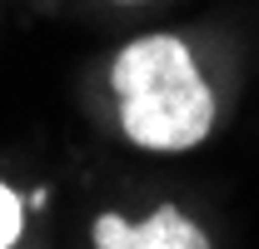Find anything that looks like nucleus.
<instances>
[{"mask_svg": "<svg viewBox=\"0 0 259 249\" xmlns=\"http://www.w3.org/2000/svg\"><path fill=\"white\" fill-rule=\"evenodd\" d=\"M95 249H209V234L194 219H185L175 204H160L145 224H130L120 215H100Z\"/></svg>", "mask_w": 259, "mask_h": 249, "instance_id": "f03ea898", "label": "nucleus"}, {"mask_svg": "<svg viewBox=\"0 0 259 249\" xmlns=\"http://www.w3.org/2000/svg\"><path fill=\"white\" fill-rule=\"evenodd\" d=\"M120 130L140 150H194L214 124V95L204 85L194 55L175 35L130 40L110 70Z\"/></svg>", "mask_w": 259, "mask_h": 249, "instance_id": "f257e3e1", "label": "nucleus"}, {"mask_svg": "<svg viewBox=\"0 0 259 249\" xmlns=\"http://www.w3.org/2000/svg\"><path fill=\"white\" fill-rule=\"evenodd\" d=\"M125 5H135V0H125Z\"/></svg>", "mask_w": 259, "mask_h": 249, "instance_id": "20e7f679", "label": "nucleus"}, {"mask_svg": "<svg viewBox=\"0 0 259 249\" xmlns=\"http://www.w3.org/2000/svg\"><path fill=\"white\" fill-rule=\"evenodd\" d=\"M20 219H25V210H20V199H15L10 189L0 185V249H10L15 239H20Z\"/></svg>", "mask_w": 259, "mask_h": 249, "instance_id": "7ed1b4c3", "label": "nucleus"}]
</instances>
